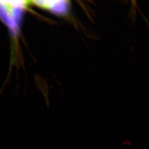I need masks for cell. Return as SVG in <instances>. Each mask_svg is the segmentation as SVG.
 <instances>
[{
    "mask_svg": "<svg viewBox=\"0 0 149 149\" xmlns=\"http://www.w3.org/2000/svg\"><path fill=\"white\" fill-rule=\"evenodd\" d=\"M0 19L9 28L13 36L16 37L18 35L19 27L17 24L15 19L11 15L7 5L1 3H0Z\"/></svg>",
    "mask_w": 149,
    "mask_h": 149,
    "instance_id": "cell-1",
    "label": "cell"
},
{
    "mask_svg": "<svg viewBox=\"0 0 149 149\" xmlns=\"http://www.w3.org/2000/svg\"><path fill=\"white\" fill-rule=\"evenodd\" d=\"M48 10L57 16H66L69 13V0H58Z\"/></svg>",
    "mask_w": 149,
    "mask_h": 149,
    "instance_id": "cell-2",
    "label": "cell"
},
{
    "mask_svg": "<svg viewBox=\"0 0 149 149\" xmlns=\"http://www.w3.org/2000/svg\"><path fill=\"white\" fill-rule=\"evenodd\" d=\"M7 6L11 15L15 19L17 24L19 27L23 17L24 8L21 7H15L8 5H7Z\"/></svg>",
    "mask_w": 149,
    "mask_h": 149,
    "instance_id": "cell-3",
    "label": "cell"
},
{
    "mask_svg": "<svg viewBox=\"0 0 149 149\" xmlns=\"http://www.w3.org/2000/svg\"><path fill=\"white\" fill-rule=\"evenodd\" d=\"M58 0H30L31 3L43 9L48 10Z\"/></svg>",
    "mask_w": 149,
    "mask_h": 149,
    "instance_id": "cell-4",
    "label": "cell"
},
{
    "mask_svg": "<svg viewBox=\"0 0 149 149\" xmlns=\"http://www.w3.org/2000/svg\"><path fill=\"white\" fill-rule=\"evenodd\" d=\"M0 3H3V4L6 5V3H7V0H0Z\"/></svg>",
    "mask_w": 149,
    "mask_h": 149,
    "instance_id": "cell-5",
    "label": "cell"
}]
</instances>
